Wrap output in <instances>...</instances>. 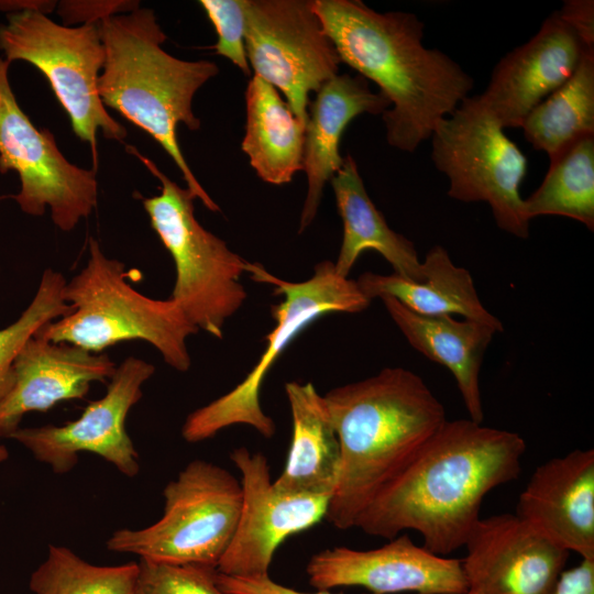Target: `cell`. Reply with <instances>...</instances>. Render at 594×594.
I'll list each match as a JSON object with an SVG mask.
<instances>
[{
	"mask_svg": "<svg viewBox=\"0 0 594 594\" xmlns=\"http://www.w3.org/2000/svg\"><path fill=\"white\" fill-rule=\"evenodd\" d=\"M139 1H61L57 13L64 25L99 23L103 19L139 9Z\"/></svg>",
	"mask_w": 594,
	"mask_h": 594,
	"instance_id": "1f68e13d",
	"label": "cell"
},
{
	"mask_svg": "<svg viewBox=\"0 0 594 594\" xmlns=\"http://www.w3.org/2000/svg\"><path fill=\"white\" fill-rule=\"evenodd\" d=\"M466 594H469V593H466Z\"/></svg>",
	"mask_w": 594,
	"mask_h": 594,
	"instance_id": "74e56055",
	"label": "cell"
},
{
	"mask_svg": "<svg viewBox=\"0 0 594 594\" xmlns=\"http://www.w3.org/2000/svg\"><path fill=\"white\" fill-rule=\"evenodd\" d=\"M341 63L374 81L391 108L388 144L414 152L469 97L474 81L459 64L422 44L425 24L410 12H376L360 0H314Z\"/></svg>",
	"mask_w": 594,
	"mask_h": 594,
	"instance_id": "7a4b0ae2",
	"label": "cell"
},
{
	"mask_svg": "<svg viewBox=\"0 0 594 594\" xmlns=\"http://www.w3.org/2000/svg\"><path fill=\"white\" fill-rule=\"evenodd\" d=\"M161 182V194L141 197L151 226L176 270L172 299L199 330L222 338L226 321L246 299L240 283L248 261L206 230L194 215V195L132 146L127 148Z\"/></svg>",
	"mask_w": 594,
	"mask_h": 594,
	"instance_id": "52a82bcc",
	"label": "cell"
},
{
	"mask_svg": "<svg viewBox=\"0 0 594 594\" xmlns=\"http://www.w3.org/2000/svg\"><path fill=\"white\" fill-rule=\"evenodd\" d=\"M430 139L431 158L449 179L448 196L463 202H487L499 229L528 238L530 220L520 196L527 158L481 95L463 99L436 124Z\"/></svg>",
	"mask_w": 594,
	"mask_h": 594,
	"instance_id": "9c48e42d",
	"label": "cell"
},
{
	"mask_svg": "<svg viewBox=\"0 0 594 594\" xmlns=\"http://www.w3.org/2000/svg\"><path fill=\"white\" fill-rule=\"evenodd\" d=\"M117 369L106 353L56 343L36 332L13 363V385L0 403V437L8 438L31 411L82 399L94 382H106Z\"/></svg>",
	"mask_w": 594,
	"mask_h": 594,
	"instance_id": "d6986e66",
	"label": "cell"
},
{
	"mask_svg": "<svg viewBox=\"0 0 594 594\" xmlns=\"http://www.w3.org/2000/svg\"><path fill=\"white\" fill-rule=\"evenodd\" d=\"M9 457V452L4 446L0 444V463L6 461Z\"/></svg>",
	"mask_w": 594,
	"mask_h": 594,
	"instance_id": "8d00e7d4",
	"label": "cell"
},
{
	"mask_svg": "<svg viewBox=\"0 0 594 594\" xmlns=\"http://www.w3.org/2000/svg\"><path fill=\"white\" fill-rule=\"evenodd\" d=\"M525 451L517 432L470 418L446 420L354 527L388 540L415 530L424 548L447 557L464 546L486 494L519 476Z\"/></svg>",
	"mask_w": 594,
	"mask_h": 594,
	"instance_id": "6da1fadb",
	"label": "cell"
},
{
	"mask_svg": "<svg viewBox=\"0 0 594 594\" xmlns=\"http://www.w3.org/2000/svg\"><path fill=\"white\" fill-rule=\"evenodd\" d=\"M230 459L241 473L242 505L235 532L216 570L235 578L267 576L276 549L324 518L331 497L277 491L265 455L245 447L234 449Z\"/></svg>",
	"mask_w": 594,
	"mask_h": 594,
	"instance_id": "5bb4252c",
	"label": "cell"
},
{
	"mask_svg": "<svg viewBox=\"0 0 594 594\" xmlns=\"http://www.w3.org/2000/svg\"><path fill=\"white\" fill-rule=\"evenodd\" d=\"M551 594H594V560L563 570Z\"/></svg>",
	"mask_w": 594,
	"mask_h": 594,
	"instance_id": "836d02e7",
	"label": "cell"
},
{
	"mask_svg": "<svg viewBox=\"0 0 594 594\" xmlns=\"http://www.w3.org/2000/svg\"><path fill=\"white\" fill-rule=\"evenodd\" d=\"M57 7L56 1H42V0H1L0 1V11L8 13L19 12V11H37L43 14L51 13Z\"/></svg>",
	"mask_w": 594,
	"mask_h": 594,
	"instance_id": "d590c367",
	"label": "cell"
},
{
	"mask_svg": "<svg viewBox=\"0 0 594 594\" xmlns=\"http://www.w3.org/2000/svg\"><path fill=\"white\" fill-rule=\"evenodd\" d=\"M199 4L218 35L212 48L218 55L231 61L244 75H251L245 51L246 0H200Z\"/></svg>",
	"mask_w": 594,
	"mask_h": 594,
	"instance_id": "4dcf8cb0",
	"label": "cell"
},
{
	"mask_svg": "<svg viewBox=\"0 0 594 594\" xmlns=\"http://www.w3.org/2000/svg\"><path fill=\"white\" fill-rule=\"evenodd\" d=\"M317 590L361 586L372 594H466L461 560L435 554L407 535L380 548L334 547L315 553L306 566Z\"/></svg>",
	"mask_w": 594,
	"mask_h": 594,
	"instance_id": "9a60e30c",
	"label": "cell"
},
{
	"mask_svg": "<svg viewBox=\"0 0 594 594\" xmlns=\"http://www.w3.org/2000/svg\"><path fill=\"white\" fill-rule=\"evenodd\" d=\"M139 565H95L62 546L48 547L44 562L31 574L34 594H133Z\"/></svg>",
	"mask_w": 594,
	"mask_h": 594,
	"instance_id": "83f0119b",
	"label": "cell"
},
{
	"mask_svg": "<svg viewBox=\"0 0 594 594\" xmlns=\"http://www.w3.org/2000/svg\"><path fill=\"white\" fill-rule=\"evenodd\" d=\"M559 11L583 41L594 46V2L592 0H568L564 1Z\"/></svg>",
	"mask_w": 594,
	"mask_h": 594,
	"instance_id": "e575fe53",
	"label": "cell"
},
{
	"mask_svg": "<svg viewBox=\"0 0 594 594\" xmlns=\"http://www.w3.org/2000/svg\"><path fill=\"white\" fill-rule=\"evenodd\" d=\"M590 52L594 46L554 11L536 35L501 58L481 97L503 129L520 128L528 113L562 86Z\"/></svg>",
	"mask_w": 594,
	"mask_h": 594,
	"instance_id": "e0dca14e",
	"label": "cell"
},
{
	"mask_svg": "<svg viewBox=\"0 0 594 594\" xmlns=\"http://www.w3.org/2000/svg\"><path fill=\"white\" fill-rule=\"evenodd\" d=\"M9 66L0 56V173L18 174L21 187L12 198L24 213L41 217L48 207L54 224L70 231L97 206L96 173L72 164L53 133L32 123L11 88Z\"/></svg>",
	"mask_w": 594,
	"mask_h": 594,
	"instance_id": "8fae6325",
	"label": "cell"
},
{
	"mask_svg": "<svg viewBox=\"0 0 594 594\" xmlns=\"http://www.w3.org/2000/svg\"><path fill=\"white\" fill-rule=\"evenodd\" d=\"M529 220L562 216L594 230V135L572 143L554 157L541 185L524 199Z\"/></svg>",
	"mask_w": 594,
	"mask_h": 594,
	"instance_id": "4316f807",
	"label": "cell"
},
{
	"mask_svg": "<svg viewBox=\"0 0 594 594\" xmlns=\"http://www.w3.org/2000/svg\"><path fill=\"white\" fill-rule=\"evenodd\" d=\"M323 397L341 450L339 482L324 518L345 530L447 418L425 381L399 366Z\"/></svg>",
	"mask_w": 594,
	"mask_h": 594,
	"instance_id": "3957f363",
	"label": "cell"
},
{
	"mask_svg": "<svg viewBox=\"0 0 594 594\" xmlns=\"http://www.w3.org/2000/svg\"><path fill=\"white\" fill-rule=\"evenodd\" d=\"M381 299L409 344L452 373L470 419L482 424L480 370L484 353L498 331L471 319L417 314L391 296Z\"/></svg>",
	"mask_w": 594,
	"mask_h": 594,
	"instance_id": "44dd1931",
	"label": "cell"
},
{
	"mask_svg": "<svg viewBox=\"0 0 594 594\" xmlns=\"http://www.w3.org/2000/svg\"><path fill=\"white\" fill-rule=\"evenodd\" d=\"M217 583L230 594H333L328 590L318 592H300L272 580L270 575L262 578H235L217 572Z\"/></svg>",
	"mask_w": 594,
	"mask_h": 594,
	"instance_id": "d6a6232c",
	"label": "cell"
},
{
	"mask_svg": "<svg viewBox=\"0 0 594 594\" xmlns=\"http://www.w3.org/2000/svg\"><path fill=\"white\" fill-rule=\"evenodd\" d=\"M343 223V237L336 272L348 277L359 256L366 250L380 253L396 275L421 280L424 266L415 244L387 224L383 213L366 193L356 163L346 155L338 173L330 180Z\"/></svg>",
	"mask_w": 594,
	"mask_h": 594,
	"instance_id": "603a6c76",
	"label": "cell"
},
{
	"mask_svg": "<svg viewBox=\"0 0 594 594\" xmlns=\"http://www.w3.org/2000/svg\"><path fill=\"white\" fill-rule=\"evenodd\" d=\"M293 435L282 474L273 481L283 493L332 496L339 482L341 450L323 395L311 383L285 384Z\"/></svg>",
	"mask_w": 594,
	"mask_h": 594,
	"instance_id": "7402d4cb",
	"label": "cell"
},
{
	"mask_svg": "<svg viewBox=\"0 0 594 594\" xmlns=\"http://www.w3.org/2000/svg\"><path fill=\"white\" fill-rule=\"evenodd\" d=\"M463 547L469 594H551L570 554L516 514L480 517Z\"/></svg>",
	"mask_w": 594,
	"mask_h": 594,
	"instance_id": "2e32d148",
	"label": "cell"
},
{
	"mask_svg": "<svg viewBox=\"0 0 594 594\" xmlns=\"http://www.w3.org/2000/svg\"><path fill=\"white\" fill-rule=\"evenodd\" d=\"M245 103L242 151L262 180L289 183L302 169L306 122L294 114L274 86L256 75L248 84Z\"/></svg>",
	"mask_w": 594,
	"mask_h": 594,
	"instance_id": "d4e9b609",
	"label": "cell"
},
{
	"mask_svg": "<svg viewBox=\"0 0 594 594\" xmlns=\"http://www.w3.org/2000/svg\"><path fill=\"white\" fill-rule=\"evenodd\" d=\"M516 515L558 547L594 560V450L575 449L539 465Z\"/></svg>",
	"mask_w": 594,
	"mask_h": 594,
	"instance_id": "ac0fdd59",
	"label": "cell"
},
{
	"mask_svg": "<svg viewBox=\"0 0 594 594\" xmlns=\"http://www.w3.org/2000/svg\"><path fill=\"white\" fill-rule=\"evenodd\" d=\"M162 517L142 529H119L110 551L170 564L217 569L235 532L242 486L222 466L194 460L163 491Z\"/></svg>",
	"mask_w": 594,
	"mask_h": 594,
	"instance_id": "ba28073f",
	"label": "cell"
},
{
	"mask_svg": "<svg viewBox=\"0 0 594 594\" xmlns=\"http://www.w3.org/2000/svg\"><path fill=\"white\" fill-rule=\"evenodd\" d=\"M245 51L254 75L279 89L306 123L309 94L341 63L314 0H246Z\"/></svg>",
	"mask_w": 594,
	"mask_h": 594,
	"instance_id": "7c38bea8",
	"label": "cell"
},
{
	"mask_svg": "<svg viewBox=\"0 0 594 594\" xmlns=\"http://www.w3.org/2000/svg\"><path fill=\"white\" fill-rule=\"evenodd\" d=\"M133 594H230L217 583V570L140 559Z\"/></svg>",
	"mask_w": 594,
	"mask_h": 594,
	"instance_id": "f546056e",
	"label": "cell"
},
{
	"mask_svg": "<svg viewBox=\"0 0 594 594\" xmlns=\"http://www.w3.org/2000/svg\"><path fill=\"white\" fill-rule=\"evenodd\" d=\"M105 64L98 80L103 106L147 132L172 157L187 189L211 211L218 205L193 174L177 141V125L200 128L193 112L197 90L219 68L210 61H183L162 48L166 35L153 10L139 8L99 22Z\"/></svg>",
	"mask_w": 594,
	"mask_h": 594,
	"instance_id": "277c9868",
	"label": "cell"
},
{
	"mask_svg": "<svg viewBox=\"0 0 594 594\" xmlns=\"http://www.w3.org/2000/svg\"><path fill=\"white\" fill-rule=\"evenodd\" d=\"M154 372L153 364L128 356L117 366L106 394L89 403L77 419L63 426L19 427L8 438L24 446L56 474L69 472L80 452H91L133 477L140 469L139 454L127 432L125 421L142 397L143 384Z\"/></svg>",
	"mask_w": 594,
	"mask_h": 594,
	"instance_id": "4fadbf2b",
	"label": "cell"
},
{
	"mask_svg": "<svg viewBox=\"0 0 594 594\" xmlns=\"http://www.w3.org/2000/svg\"><path fill=\"white\" fill-rule=\"evenodd\" d=\"M520 128L532 147L550 158L578 140L594 135V52L528 113Z\"/></svg>",
	"mask_w": 594,
	"mask_h": 594,
	"instance_id": "484cf974",
	"label": "cell"
},
{
	"mask_svg": "<svg viewBox=\"0 0 594 594\" xmlns=\"http://www.w3.org/2000/svg\"><path fill=\"white\" fill-rule=\"evenodd\" d=\"M245 272L256 282L273 285L274 294L284 297L271 307L275 328L266 336L265 351L248 376L227 394L187 416L182 427L187 442L210 439L233 425H248L264 438H272L275 424L261 407L260 391L278 356L318 318L333 312H361L371 304L356 280L340 276L331 261L318 263L310 278L297 283L280 279L261 264L249 261Z\"/></svg>",
	"mask_w": 594,
	"mask_h": 594,
	"instance_id": "8992f818",
	"label": "cell"
},
{
	"mask_svg": "<svg viewBox=\"0 0 594 594\" xmlns=\"http://www.w3.org/2000/svg\"><path fill=\"white\" fill-rule=\"evenodd\" d=\"M389 108L387 98L372 91L361 75L338 74L317 91L305 132L302 169L308 185L299 233L316 218L326 183L343 164L339 146L348 124L362 113L383 114Z\"/></svg>",
	"mask_w": 594,
	"mask_h": 594,
	"instance_id": "ffe728a7",
	"label": "cell"
},
{
	"mask_svg": "<svg viewBox=\"0 0 594 594\" xmlns=\"http://www.w3.org/2000/svg\"><path fill=\"white\" fill-rule=\"evenodd\" d=\"M424 277L410 280L396 274L363 273L356 280L361 292L372 300L391 296L408 309L427 316L460 315L503 332L502 321L480 300L470 272L455 265L448 251L435 245L426 254Z\"/></svg>",
	"mask_w": 594,
	"mask_h": 594,
	"instance_id": "cb8c5ba5",
	"label": "cell"
},
{
	"mask_svg": "<svg viewBox=\"0 0 594 594\" xmlns=\"http://www.w3.org/2000/svg\"><path fill=\"white\" fill-rule=\"evenodd\" d=\"M66 283L62 273L46 268L28 307L14 322L0 329V403L12 388L13 363L24 344L44 324L72 311L64 297Z\"/></svg>",
	"mask_w": 594,
	"mask_h": 594,
	"instance_id": "f1b7e54d",
	"label": "cell"
},
{
	"mask_svg": "<svg viewBox=\"0 0 594 594\" xmlns=\"http://www.w3.org/2000/svg\"><path fill=\"white\" fill-rule=\"evenodd\" d=\"M86 266L66 283L72 311L38 329L50 341L94 353L124 341H145L173 369L186 372L191 359L186 339L198 329L172 299L150 298L125 282L124 264L108 257L89 239Z\"/></svg>",
	"mask_w": 594,
	"mask_h": 594,
	"instance_id": "5b68a950",
	"label": "cell"
},
{
	"mask_svg": "<svg viewBox=\"0 0 594 594\" xmlns=\"http://www.w3.org/2000/svg\"><path fill=\"white\" fill-rule=\"evenodd\" d=\"M0 50L11 64L30 63L48 80L74 133L96 155L97 131L122 141L127 129L103 106L98 80L105 64L99 23L66 26L46 14L26 10L7 14L0 24Z\"/></svg>",
	"mask_w": 594,
	"mask_h": 594,
	"instance_id": "30bf717a",
	"label": "cell"
}]
</instances>
